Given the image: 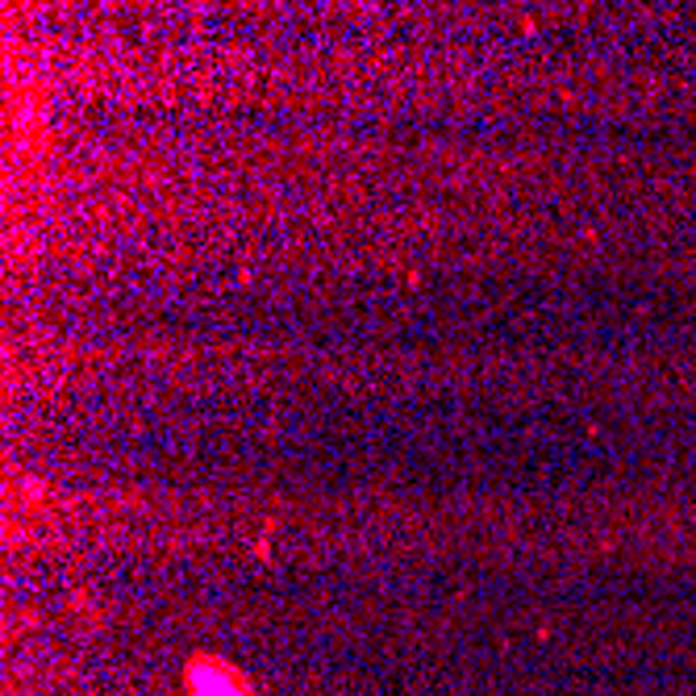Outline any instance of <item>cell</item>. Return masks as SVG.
<instances>
[{
	"label": "cell",
	"mask_w": 696,
	"mask_h": 696,
	"mask_svg": "<svg viewBox=\"0 0 696 696\" xmlns=\"http://www.w3.org/2000/svg\"><path fill=\"white\" fill-rule=\"evenodd\" d=\"M188 696H250L242 680L221 663H192L188 667Z\"/></svg>",
	"instance_id": "6da1fadb"
}]
</instances>
